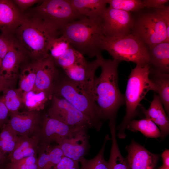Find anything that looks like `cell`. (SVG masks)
Here are the masks:
<instances>
[{
  "label": "cell",
  "mask_w": 169,
  "mask_h": 169,
  "mask_svg": "<svg viewBox=\"0 0 169 169\" xmlns=\"http://www.w3.org/2000/svg\"><path fill=\"white\" fill-rule=\"evenodd\" d=\"M38 0H14L13 2L19 10L23 13L27 9H29L36 3L40 2Z\"/></svg>",
  "instance_id": "cell-38"
},
{
  "label": "cell",
  "mask_w": 169,
  "mask_h": 169,
  "mask_svg": "<svg viewBox=\"0 0 169 169\" xmlns=\"http://www.w3.org/2000/svg\"><path fill=\"white\" fill-rule=\"evenodd\" d=\"M39 148L38 133L30 137L19 136L14 149L8 157L10 162H13L29 156H37Z\"/></svg>",
  "instance_id": "cell-21"
},
{
  "label": "cell",
  "mask_w": 169,
  "mask_h": 169,
  "mask_svg": "<svg viewBox=\"0 0 169 169\" xmlns=\"http://www.w3.org/2000/svg\"><path fill=\"white\" fill-rule=\"evenodd\" d=\"M33 63L36 74L34 88L53 96L54 89L60 75L54 60L49 56Z\"/></svg>",
  "instance_id": "cell-16"
},
{
  "label": "cell",
  "mask_w": 169,
  "mask_h": 169,
  "mask_svg": "<svg viewBox=\"0 0 169 169\" xmlns=\"http://www.w3.org/2000/svg\"><path fill=\"white\" fill-rule=\"evenodd\" d=\"M6 167L11 169H38L37 157L31 156L9 162Z\"/></svg>",
  "instance_id": "cell-35"
},
{
  "label": "cell",
  "mask_w": 169,
  "mask_h": 169,
  "mask_svg": "<svg viewBox=\"0 0 169 169\" xmlns=\"http://www.w3.org/2000/svg\"><path fill=\"white\" fill-rule=\"evenodd\" d=\"M62 31L39 16L29 11L23 13V19L12 37L25 54L34 61L49 56L48 47Z\"/></svg>",
  "instance_id": "cell-1"
},
{
  "label": "cell",
  "mask_w": 169,
  "mask_h": 169,
  "mask_svg": "<svg viewBox=\"0 0 169 169\" xmlns=\"http://www.w3.org/2000/svg\"><path fill=\"white\" fill-rule=\"evenodd\" d=\"M84 56L71 46L54 61L58 65L64 69L68 68L81 59Z\"/></svg>",
  "instance_id": "cell-33"
},
{
  "label": "cell",
  "mask_w": 169,
  "mask_h": 169,
  "mask_svg": "<svg viewBox=\"0 0 169 169\" xmlns=\"http://www.w3.org/2000/svg\"><path fill=\"white\" fill-rule=\"evenodd\" d=\"M86 127L77 128L57 144L64 156L79 162L90 147Z\"/></svg>",
  "instance_id": "cell-11"
},
{
  "label": "cell",
  "mask_w": 169,
  "mask_h": 169,
  "mask_svg": "<svg viewBox=\"0 0 169 169\" xmlns=\"http://www.w3.org/2000/svg\"><path fill=\"white\" fill-rule=\"evenodd\" d=\"M9 116L7 124L18 136L30 137L38 133L42 119L39 111H19Z\"/></svg>",
  "instance_id": "cell-15"
},
{
  "label": "cell",
  "mask_w": 169,
  "mask_h": 169,
  "mask_svg": "<svg viewBox=\"0 0 169 169\" xmlns=\"http://www.w3.org/2000/svg\"></svg>",
  "instance_id": "cell-47"
},
{
  "label": "cell",
  "mask_w": 169,
  "mask_h": 169,
  "mask_svg": "<svg viewBox=\"0 0 169 169\" xmlns=\"http://www.w3.org/2000/svg\"><path fill=\"white\" fill-rule=\"evenodd\" d=\"M67 125L48 116L42 118L38 134L39 146H47L53 142L58 144L77 128Z\"/></svg>",
  "instance_id": "cell-12"
},
{
  "label": "cell",
  "mask_w": 169,
  "mask_h": 169,
  "mask_svg": "<svg viewBox=\"0 0 169 169\" xmlns=\"http://www.w3.org/2000/svg\"><path fill=\"white\" fill-rule=\"evenodd\" d=\"M70 46L67 39L62 34L49 42L47 49L48 54L54 61Z\"/></svg>",
  "instance_id": "cell-32"
},
{
  "label": "cell",
  "mask_w": 169,
  "mask_h": 169,
  "mask_svg": "<svg viewBox=\"0 0 169 169\" xmlns=\"http://www.w3.org/2000/svg\"><path fill=\"white\" fill-rule=\"evenodd\" d=\"M150 67L148 64L144 66L136 64L128 77L124 96L126 114L122 121L116 128L118 137H126L125 129L128 123L137 114V108L147 93L153 90L157 92V88L150 79Z\"/></svg>",
  "instance_id": "cell-4"
},
{
  "label": "cell",
  "mask_w": 169,
  "mask_h": 169,
  "mask_svg": "<svg viewBox=\"0 0 169 169\" xmlns=\"http://www.w3.org/2000/svg\"><path fill=\"white\" fill-rule=\"evenodd\" d=\"M23 16L13 0H0V31L1 34L12 36Z\"/></svg>",
  "instance_id": "cell-18"
},
{
  "label": "cell",
  "mask_w": 169,
  "mask_h": 169,
  "mask_svg": "<svg viewBox=\"0 0 169 169\" xmlns=\"http://www.w3.org/2000/svg\"><path fill=\"white\" fill-rule=\"evenodd\" d=\"M12 36L0 34V58L2 60L14 43Z\"/></svg>",
  "instance_id": "cell-36"
},
{
  "label": "cell",
  "mask_w": 169,
  "mask_h": 169,
  "mask_svg": "<svg viewBox=\"0 0 169 169\" xmlns=\"http://www.w3.org/2000/svg\"><path fill=\"white\" fill-rule=\"evenodd\" d=\"M164 22L166 28L168 37L169 38V7L166 6L164 8L155 9Z\"/></svg>",
  "instance_id": "cell-41"
},
{
  "label": "cell",
  "mask_w": 169,
  "mask_h": 169,
  "mask_svg": "<svg viewBox=\"0 0 169 169\" xmlns=\"http://www.w3.org/2000/svg\"><path fill=\"white\" fill-rule=\"evenodd\" d=\"M36 15L62 31L69 23L82 18L73 8L70 0H42L28 11Z\"/></svg>",
  "instance_id": "cell-8"
},
{
  "label": "cell",
  "mask_w": 169,
  "mask_h": 169,
  "mask_svg": "<svg viewBox=\"0 0 169 169\" xmlns=\"http://www.w3.org/2000/svg\"><path fill=\"white\" fill-rule=\"evenodd\" d=\"M110 139L108 134L106 135L100 150L94 158L90 159L84 157L81 158L79 161L80 169H109L108 162L104 158V153L106 144Z\"/></svg>",
  "instance_id": "cell-28"
},
{
  "label": "cell",
  "mask_w": 169,
  "mask_h": 169,
  "mask_svg": "<svg viewBox=\"0 0 169 169\" xmlns=\"http://www.w3.org/2000/svg\"><path fill=\"white\" fill-rule=\"evenodd\" d=\"M158 169H169V167L166 166L162 165V166Z\"/></svg>",
  "instance_id": "cell-44"
},
{
  "label": "cell",
  "mask_w": 169,
  "mask_h": 169,
  "mask_svg": "<svg viewBox=\"0 0 169 169\" xmlns=\"http://www.w3.org/2000/svg\"><path fill=\"white\" fill-rule=\"evenodd\" d=\"M53 95L67 101L87 118L93 128L97 131L100 130L103 120L94 101L92 89L72 80L64 74L60 75Z\"/></svg>",
  "instance_id": "cell-3"
},
{
  "label": "cell",
  "mask_w": 169,
  "mask_h": 169,
  "mask_svg": "<svg viewBox=\"0 0 169 169\" xmlns=\"http://www.w3.org/2000/svg\"><path fill=\"white\" fill-rule=\"evenodd\" d=\"M142 111L146 118L150 119L158 127L162 139L169 132V120L162 103L158 95L155 94L149 108H142Z\"/></svg>",
  "instance_id": "cell-19"
},
{
  "label": "cell",
  "mask_w": 169,
  "mask_h": 169,
  "mask_svg": "<svg viewBox=\"0 0 169 169\" xmlns=\"http://www.w3.org/2000/svg\"><path fill=\"white\" fill-rule=\"evenodd\" d=\"M1 60L2 59L0 58V66H1V62H2Z\"/></svg>",
  "instance_id": "cell-45"
},
{
  "label": "cell",
  "mask_w": 169,
  "mask_h": 169,
  "mask_svg": "<svg viewBox=\"0 0 169 169\" xmlns=\"http://www.w3.org/2000/svg\"><path fill=\"white\" fill-rule=\"evenodd\" d=\"M132 34L147 47L169 42L166 25L156 10L142 13L134 19Z\"/></svg>",
  "instance_id": "cell-7"
},
{
  "label": "cell",
  "mask_w": 169,
  "mask_h": 169,
  "mask_svg": "<svg viewBox=\"0 0 169 169\" xmlns=\"http://www.w3.org/2000/svg\"><path fill=\"white\" fill-rule=\"evenodd\" d=\"M144 7L160 9L164 8L168 0H142Z\"/></svg>",
  "instance_id": "cell-40"
},
{
  "label": "cell",
  "mask_w": 169,
  "mask_h": 169,
  "mask_svg": "<svg viewBox=\"0 0 169 169\" xmlns=\"http://www.w3.org/2000/svg\"><path fill=\"white\" fill-rule=\"evenodd\" d=\"M47 115L69 126L93 128L87 118L65 99L53 95Z\"/></svg>",
  "instance_id": "cell-9"
},
{
  "label": "cell",
  "mask_w": 169,
  "mask_h": 169,
  "mask_svg": "<svg viewBox=\"0 0 169 169\" xmlns=\"http://www.w3.org/2000/svg\"><path fill=\"white\" fill-rule=\"evenodd\" d=\"M112 145L109 161V169H131L128 161L122 156L119 150L116 137V121L109 122Z\"/></svg>",
  "instance_id": "cell-25"
},
{
  "label": "cell",
  "mask_w": 169,
  "mask_h": 169,
  "mask_svg": "<svg viewBox=\"0 0 169 169\" xmlns=\"http://www.w3.org/2000/svg\"><path fill=\"white\" fill-rule=\"evenodd\" d=\"M6 160V156L0 151V167L4 163Z\"/></svg>",
  "instance_id": "cell-43"
},
{
  "label": "cell",
  "mask_w": 169,
  "mask_h": 169,
  "mask_svg": "<svg viewBox=\"0 0 169 169\" xmlns=\"http://www.w3.org/2000/svg\"><path fill=\"white\" fill-rule=\"evenodd\" d=\"M134 21L131 12L106 8L102 18L104 35L118 37L132 34Z\"/></svg>",
  "instance_id": "cell-10"
},
{
  "label": "cell",
  "mask_w": 169,
  "mask_h": 169,
  "mask_svg": "<svg viewBox=\"0 0 169 169\" xmlns=\"http://www.w3.org/2000/svg\"><path fill=\"white\" fill-rule=\"evenodd\" d=\"M150 79L155 84L157 93L166 113L169 114V74L150 68Z\"/></svg>",
  "instance_id": "cell-24"
},
{
  "label": "cell",
  "mask_w": 169,
  "mask_h": 169,
  "mask_svg": "<svg viewBox=\"0 0 169 169\" xmlns=\"http://www.w3.org/2000/svg\"><path fill=\"white\" fill-rule=\"evenodd\" d=\"M101 49L106 51L113 59L120 62H131L142 66L149 63L147 46L132 34L118 37L104 35Z\"/></svg>",
  "instance_id": "cell-6"
},
{
  "label": "cell",
  "mask_w": 169,
  "mask_h": 169,
  "mask_svg": "<svg viewBox=\"0 0 169 169\" xmlns=\"http://www.w3.org/2000/svg\"><path fill=\"white\" fill-rule=\"evenodd\" d=\"M53 95L45 91L34 88L23 95V106L27 110L39 111L44 109Z\"/></svg>",
  "instance_id": "cell-26"
},
{
  "label": "cell",
  "mask_w": 169,
  "mask_h": 169,
  "mask_svg": "<svg viewBox=\"0 0 169 169\" xmlns=\"http://www.w3.org/2000/svg\"><path fill=\"white\" fill-rule=\"evenodd\" d=\"M19 136L7 124L5 125L0 132V151L6 156L13 150Z\"/></svg>",
  "instance_id": "cell-29"
},
{
  "label": "cell",
  "mask_w": 169,
  "mask_h": 169,
  "mask_svg": "<svg viewBox=\"0 0 169 169\" xmlns=\"http://www.w3.org/2000/svg\"><path fill=\"white\" fill-rule=\"evenodd\" d=\"M120 61L103 59L100 66L101 71L95 76L92 93L93 98L102 120H116L119 108L125 103L124 96L118 83V66Z\"/></svg>",
  "instance_id": "cell-2"
},
{
  "label": "cell",
  "mask_w": 169,
  "mask_h": 169,
  "mask_svg": "<svg viewBox=\"0 0 169 169\" xmlns=\"http://www.w3.org/2000/svg\"><path fill=\"white\" fill-rule=\"evenodd\" d=\"M161 156L162 158L163 165L169 167V150L166 149L162 153Z\"/></svg>",
  "instance_id": "cell-42"
},
{
  "label": "cell",
  "mask_w": 169,
  "mask_h": 169,
  "mask_svg": "<svg viewBox=\"0 0 169 169\" xmlns=\"http://www.w3.org/2000/svg\"><path fill=\"white\" fill-rule=\"evenodd\" d=\"M103 57L102 55L91 61H88L83 57L72 66L64 70L70 79L92 89L95 73L100 67Z\"/></svg>",
  "instance_id": "cell-14"
},
{
  "label": "cell",
  "mask_w": 169,
  "mask_h": 169,
  "mask_svg": "<svg viewBox=\"0 0 169 169\" xmlns=\"http://www.w3.org/2000/svg\"><path fill=\"white\" fill-rule=\"evenodd\" d=\"M62 34L72 47L83 55L93 58L102 55L101 42L104 35L102 19L81 18L66 25Z\"/></svg>",
  "instance_id": "cell-5"
},
{
  "label": "cell",
  "mask_w": 169,
  "mask_h": 169,
  "mask_svg": "<svg viewBox=\"0 0 169 169\" xmlns=\"http://www.w3.org/2000/svg\"><path fill=\"white\" fill-rule=\"evenodd\" d=\"M5 169H11L8 168H7L6 167V168H5Z\"/></svg>",
  "instance_id": "cell-46"
},
{
  "label": "cell",
  "mask_w": 169,
  "mask_h": 169,
  "mask_svg": "<svg viewBox=\"0 0 169 169\" xmlns=\"http://www.w3.org/2000/svg\"><path fill=\"white\" fill-rule=\"evenodd\" d=\"M76 13L81 17L101 20L108 0H70Z\"/></svg>",
  "instance_id": "cell-20"
},
{
  "label": "cell",
  "mask_w": 169,
  "mask_h": 169,
  "mask_svg": "<svg viewBox=\"0 0 169 169\" xmlns=\"http://www.w3.org/2000/svg\"><path fill=\"white\" fill-rule=\"evenodd\" d=\"M9 114L2 98L0 99V127H3L8 123Z\"/></svg>",
  "instance_id": "cell-39"
},
{
  "label": "cell",
  "mask_w": 169,
  "mask_h": 169,
  "mask_svg": "<svg viewBox=\"0 0 169 169\" xmlns=\"http://www.w3.org/2000/svg\"><path fill=\"white\" fill-rule=\"evenodd\" d=\"M79 163L64 156L53 169H80Z\"/></svg>",
  "instance_id": "cell-37"
},
{
  "label": "cell",
  "mask_w": 169,
  "mask_h": 169,
  "mask_svg": "<svg viewBox=\"0 0 169 169\" xmlns=\"http://www.w3.org/2000/svg\"><path fill=\"white\" fill-rule=\"evenodd\" d=\"M109 7L127 12H136L144 8L142 0H108Z\"/></svg>",
  "instance_id": "cell-34"
},
{
  "label": "cell",
  "mask_w": 169,
  "mask_h": 169,
  "mask_svg": "<svg viewBox=\"0 0 169 169\" xmlns=\"http://www.w3.org/2000/svg\"><path fill=\"white\" fill-rule=\"evenodd\" d=\"M2 98L9 113L19 111L23 106V95L18 89L6 88Z\"/></svg>",
  "instance_id": "cell-31"
},
{
  "label": "cell",
  "mask_w": 169,
  "mask_h": 169,
  "mask_svg": "<svg viewBox=\"0 0 169 169\" xmlns=\"http://www.w3.org/2000/svg\"><path fill=\"white\" fill-rule=\"evenodd\" d=\"M25 54L15 42L2 60L0 70V88H11L18 75L20 64Z\"/></svg>",
  "instance_id": "cell-13"
},
{
  "label": "cell",
  "mask_w": 169,
  "mask_h": 169,
  "mask_svg": "<svg viewBox=\"0 0 169 169\" xmlns=\"http://www.w3.org/2000/svg\"><path fill=\"white\" fill-rule=\"evenodd\" d=\"M36 74L33 63L24 67L19 75L18 89L23 95L33 89L35 86Z\"/></svg>",
  "instance_id": "cell-30"
},
{
  "label": "cell",
  "mask_w": 169,
  "mask_h": 169,
  "mask_svg": "<svg viewBox=\"0 0 169 169\" xmlns=\"http://www.w3.org/2000/svg\"><path fill=\"white\" fill-rule=\"evenodd\" d=\"M38 154V169H53L64 156L58 145L39 146Z\"/></svg>",
  "instance_id": "cell-23"
},
{
  "label": "cell",
  "mask_w": 169,
  "mask_h": 169,
  "mask_svg": "<svg viewBox=\"0 0 169 169\" xmlns=\"http://www.w3.org/2000/svg\"><path fill=\"white\" fill-rule=\"evenodd\" d=\"M126 129L133 131L141 132L147 137H161V134L157 126L147 118L139 120H132L128 124Z\"/></svg>",
  "instance_id": "cell-27"
},
{
  "label": "cell",
  "mask_w": 169,
  "mask_h": 169,
  "mask_svg": "<svg viewBox=\"0 0 169 169\" xmlns=\"http://www.w3.org/2000/svg\"><path fill=\"white\" fill-rule=\"evenodd\" d=\"M147 48L150 68L169 73V42H162Z\"/></svg>",
  "instance_id": "cell-22"
},
{
  "label": "cell",
  "mask_w": 169,
  "mask_h": 169,
  "mask_svg": "<svg viewBox=\"0 0 169 169\" xmlns=\"http://www.w3.org/2000/svg\"><path fill=\"white\" fill-rule=\"evenodd\" d=\"M126 158L131 169H154L158 160V155L153 153L132 140L125 147Z\"/></svg>",
  "instance_id": "cell-17"
}]
</instances>
